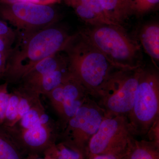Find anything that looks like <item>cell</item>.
Listing matches in <instances>:
<instances>
[{
    "instance_id": "cell-1",
    "label": "cell",
    "mask_w": 159,
    "mask_h": 159,
    "mask_svg": "<svg viewBox=\"0 0 159 159\" xmlns=\"http://www.w3.org/2000/svg\"><path fill=\"white\" fill-rule=\"evenodd\" d=\"M72 35L54 25L30 34H24L21 36L23 39L11 49L8 56L4 77L7 82L18 83L40 61L63 52Z\"/></svg>"
},
{
    "instance_id": "cell-24",
    "label": "cell",
    "mask_w": 159,
    "mask_h": 159,
    "mask_svg": "<svg viewBox=\"0 0 159 159\" xmlns=\"http://www.w3.org/2000/svg\"><path fill=\"white\" fill-rule=\"evenodd\" d=\"M8 55L0 52V78L5 77Z\"/></svg>"
},
{
    "instance_id": "cell-10",
    "label": "cell",
    "mask_w": 159,
    "mask_h": 159,
    "mask_svg": "<svg viewBox=\"0 0 159 159\" xmlns=\"http://www.w3.org/2000/svg\"><path fill=\"white\" fill-rule=\"evenodd\" d=\"M2 127L25 157L43 154L47 148L57 142L61 133L58 123L53 120L24 130Z\"/></svg>"
},
{
    "instance_id": "cell-17",
    "label": "cell",
    "mask_w": 159,
    "mask_h": 159,
    "mask_svg": "<svg viewBox=\"0 0 159 159\" xmlns=\"http://www.w3.org/2000/svg\"><path fill=\"white\" fill-rule=\"evenodd\" d=\"M20 99V93L17 88L10 93V97L5 119L1 126L4 127H9L13 126L16 122L19 104Z\"/></svg>"
},
{
    "instance_id": "cell-8",
    "label": "cell",
    "mask_w": 159,
    "mask_h": 159,
    "mask_svg": "<svg viewBox=\"0 0 159 159\" xmlns=\"http://www.w3.org/2000/svg\"><path fill=\"white\" fill-rule=\"evenodd\" d=\"M0 16L24 34L53 25L58 19L57 11L51 6L28 2L0 5Z\"/></svg>"
},
{
    "instance_id": "cell-16",
    "label": "cell",
    "mask_w": 159,
    "mask_h": 159,
    "mask_svg": "<svg viewBox=\"0 0 159 159\" xmlns=\"http://www.w3.org/2000/svg\"><path fill=\"white\" fill-rule=\"evenodd\" d=\"M25 157L11 137L0 126V159H25Z\"/></svg>"
},
{
    "instance_id": "cell-3",
    "label": "cell",
    "mask_w": 159,
    "mask_h": 159,
    "mask_svg": "<svg viewBox=\"0 0 159 159\" xmlns=\"http://www.w3.org/2000/svg\"><path fill=\"white\" fill-rule=\"evenodd\" d=\"M79 32L116 66L136 69L142 66L141 46L129 37L122 27L88 25Z\"/></svg>"
},
{
    "instance_id": "cell-4",
    "label": "cell",
    "mask_w": 159,
    "mask_h": 159,
    "mask_svg": "<svg viewBox=\"0 0 159 159\" xmlns=\"http://www.w3.org/2000/svg\"><path fill=\"white\" fill-rule=\"evenodd\" d=\"M127 118L136 136H146L159 120V75L155 69L142 66Z\"/></svg>"
},
{
    "instance_id": "cell-25",
    "label": "cell",
    "mask_w": 159,
    "mask_h": 159,
    "mask_svg": "<svg viewBox=\"0 0 159 159\" xmlns=\"http://www.w3.org/2000/svg\"><path fill=\"white\" fill-rule=\"evenodd\" d=\"M11 49V46L0 37V52L7 54L9 56Z\"/></svg>"
},
{
    "instance_id": "cell-23",
    "label": "cell",
    "mask_w": 159,
    "mask_h": 159,
    "mask_svg": "<svg viewBox=\"0 0 159 159\" xmlns=\"http://www.w3.org/2000/svg\"><path fill=\"white\" fill-rule=\"evenodd\" d=\"M129 152L117 154L97 155L89 157L87 159H125L128 155Z\"/></svg>"
},
{
    "instance_id": "cell-15",
    "label": "cell",
    "mask_w": 159,
    "mask_h": 159,
    "mask_svg": "<svg viewBox=\"0 0 159 159\" xmlns=\"http://www.w3.org/2000/svg\"><path fill=\"white\" fill-rule=\"evenodd\" d=\"M128 159H159V144L149 140L135 139L129 150Z\"/></svg>"
},
{
    "instance_id": "cell-22",
    "label": "cell",
    "mask_w": 159,
    "mask_h": 159,
    "mask_svg": "<svg viewBox=\"0 0 159 159\" xmlns=\"http://www.w3.org/2000/svg\"><path fill=\"white\" fill-rule=\"evenodd\" d=\"M43 154L49 159H64L56 147V143L47 148Z\"/></svg>"
},
{
    "instance_id": "cell-26",
    "label": "cell",
    "mask_w": 159,
    "mask_h": 159,
    "mask_svg": "<svg viewBox=\"0 0 159 159\" xmlns=\"http://www.w3.org/2000/svg\"><path fill=\"white\" fill-rule=\"evenodd\" d=\"M25 159H49L46 157H44V158H41L39 157V155H29L26 157Z\"/></svg>"
},
{
    "instance_id": "cell-27",
    "label": "cell",
    "mask_w": 159,
    "mask_h": 159,
    "mask_svg": "<svg viewBox=\"0 0 159 159\" xmlns=\"http://www.w3.org/2000/svg\"><path fill=\"white\" fill-rule=\"evenodd\" d=\"M128 155H127V156L126 157V158H125V159H128Z\"/></svg>"
},
{
    "instance_id": "cell-2",
    "label": "cell",
    "mask_w": 159,
    "mask_h": 159,
    "mask_svg": "<svg viewBox=\"0 0 159 159\" xmlns=\"http://www.w3.org/2000/svg\"><path fill=\"white\" fill-rule=\"evenodd\" d=\"M70 73L97 100L112 75L120 68L77 32L73 34L64 51Z\"/></svg>"
},
{
    "instance_id": "cell-6",
    "label": "cell",
    "mask_w": 159,
    "mask_h": 159,
    "mask_svg": "<svg viewBox=\"0 0 159 159\" xmlns=\"http://www.w3.org/2000/svg\"><path fill=\"white\" fill-rule=\"evenodd\" d=\"M135 137L126 116L105 117L89 142L87 157L128 152Z\"/></svg>"
},
{
    "instance_id": "cell-11",
    "label": "cell",
    "mask_w": 159,
    "mask_h": 159,
    "mask_svg": "<svg viewBox=\"0 0 159 159\" xmlns=\"http://www.w3.org/2000/svg\"><path fill=\"white\" fill-rule=\"evenodd\" d=\"M62 52L53 54L40 61L20 80L19 86L25 87L31 85L46 74L66 65L67 59Z\"/></svg>"
},
{
    "instance_id": "cell-18",
    "label": "cell",
    "mask_w": 159,
    "mask_h": 159,
    "mask_svg": "<svg viewBox=\"0 0 159 159\" xmlns=\"http://www.w3.org/2000/svg\"><path fill=\"white\" fill-rule=\"evenodd\" d=\"M68 6L73 4H79L88 10L95 13L102 19L107 25L118 26L113 23L109 18L102 4L99 0H63ZM122 27V26H120Z\"/></svg>"
},
{
    "instance_id": "cell-14",
    "label": "cell",
    "mask_w": 159,
    "mask_h": 159,
    "mask_svg": "<svg viewBox=\"0 0 159 159\" xmlns=\"http://www.w3.org/2000/svg\"><path fill=\"white\" fill-rule=\"evenodd\" d=\"M141 44L157 67L159 61V25L153 23L143 26L139 34Z\"/></svg>"
},
{
    "instance_id": "cell-12",
    "label": "cell",
    "mask_w": 159,
    "mask_h": 159,
    "mask_svg": "<svg viewBox=\"0 0 159 159\" xmlns=\"http://www.w3.org/2000/svg\"><path fill=\"white\" fill-rule=\"evenodd\" d=\"M70 75L67 64L61 68L46 74L31 85L18 88L38 96H45L65 81Z\"/></svg>"
},
{
    "instance_id": "cell-5",
    "label": "cell",
    "mask_w": 159,
    "mask_h": 159,
    "mask_svg": "<svg viewBox=\"0 0 159 159\" xmlns=\"http://www.w3.org/2000/svg\"><path fill=\"white\" fill-rule=\"evenodd\" d=\"M142 66L119 69L112 75L96 100L105 117H127L133 107Z\"/></svg>"
},
{
    "instance_id": "cell-7",
    "label": "cell",
    "mask_w": 159,
    "mask_h": 159,
    "mask_svg": "<svg viewBox=\"0 0 159 159\" xmlns=\"http://www.w3.org/2000/svg\"><path fill=\"white\" fill-rule=\"evenodd\" d=\"M105 117L97 101L89 97L60 134L57 141L80 151L87 157L89 142Z\"/></svg>"
},
{
    "instance_id": "cell-19",
    "label": "cell",
    "mask_w": 159,
    "mask_h": 159,
    "mask_svg": "<svg viewBox=\"0 0 159 159\" xmlns=\"http://www.w3.org/2000/svg\"><path fill=\"white\" fill-rule=\"evenodd\" d=\"M8 86V83L7 82L0 85V126L2 124L5 119L10 97Z\"/></svg>"
},
{
    "instance_id": "cell-21",
    "label": "cell",
    "mask_w": 159,
    "mask_h": 159,
    "mask_svg": "<svg viewBox=\"0 0 159 159\" xmlns=\"http://www.w3.org/2000/svg\"><path fill=\"white\" fill-rule=\"evenodd\" d=\"M17 36L15 31L9 27L5 21L0 20V37L11 46Z\"/></svg>"
},
{
    "instance_id": "cell-20",
    "label": "cell",
    "mask_w": 159,
    "mask_h": 159,
    "mask_svg": "<svg viewBox=\"0 0 159 159\" xmlns=\"http://www.w3.org/2000/svg\"><path fill=\"white\" fill-rule=\"evenodd\" d=\"M135 13H145L153 9L157 4L159 0H133Z\"/></svg>"
},
{
    "instance_id": "cell-13",
    "label": "cell",
    "mask_w": 159,
    "mask_h": 159,
    "mask_svg": "<svg viewBox=\"0 0 159 159\" xmlns=\"http://www.w3.org/2000/svg\"><path fill=\"white\" fill-rule=\"evenodd\" d=\"M110 20L118 26L135 13L133 0H99Z\"/></svg>"
},
{
    "instance_id": "cell-9",
    "label": "cell",
    "mask_w": 159,
    "mask_h": 159,
    "mask_svg": "<svg viewBox=\"0 0 159 159\" xmlns=\"http://www.w3.org/2000/svg\"><path fill=\"white\" fill-rule=\"evenodd\" d=\"M45 96L57 116L61 133L78 109L90 97L84 87L71 75Z\"/></svg>"
}]
</instances>
